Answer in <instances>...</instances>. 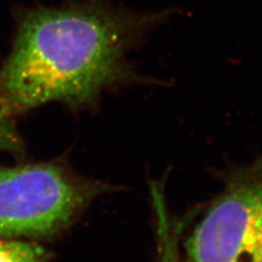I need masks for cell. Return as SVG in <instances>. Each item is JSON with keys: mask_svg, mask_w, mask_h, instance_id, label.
<instances>
[{"mask_svg": "<svg viewBox=\"0 0 262 262\" xmlns=\"http://www.w3.org/2000/svg\"><path fill=\"white\" fill-rule=\"evenodd\" d=\"M151 20L98 3L30 11L0 68V88L16 115L49 102L93 105L130 75L128 52Z\"/></svg>", "mask_w": 262, "mask_h": 262, "instance_id": "6da1fadb", "label": "cell"}, {"mask_svg": "<svg viewBox=\"0 0 262 262\" xmlns=\"http://www.w3.org/2000/svg\"><path fill=\"white\" fill-rule=\"evenodd\" d=\"M107 188L61 160L0 165V238L58 236Z\"/></svg>", "mask_w": 262, "mask_h": 262, "instance_id": "7a4b0ae2", "label": "cell"}, {"mask_svg": "<svg viewBox=\"0 0 262 262\" xmlns=\"http://www.w3.org/2000/svg\"><path fill=\"white\" fill-rule=\"evenodd\" d=\"M262 158L229 176L185 244V262H261Z\"/></svg>", "mask_w": 262, "mask_h": 262, "instance_id": "3957f363", "label": "cell"}, {"mask_svg": "<svg viewBox=\"0 0 262 262\" xmlns=\"http://www.w3.org/2000/svg\"><path fill=\"white\" fill-rule=\"evenodd\" d=\"M52 252L33 239L0 238V262H52Z\"/></svg>", "mask_w": 262, "mask_h": 262, "instance_id": "277c9868", "label": "cell"}, {"mask_svg": "<svg viewBox=\"0 0 262 262\" xmlns=\"http://www.w3.org/2000/svg\"><path fill=\"white\" fill-rule=\"evenodd\" d=\"M16 113L0 88V153L21 155L24 153L22 138L15 124Z\"/></svg>", "mask_w": 262, "mask_h": 262, "instance_id": "5b68a950", "label": "cell"}, {"mask_svg": "<svg viewBox=\"0 0 262 262\" xmlns=\"http://www.w3.org/2000/svg\"><path fill=\"white\" fill-rule=\"evenodd\" d=\"M162 262H175V256L170 255V252L167 248L165 250V253H164V258H163Z\"/></svg>", "mask_w": 262, "mask_h": 262, "instance_id": "8992f818", "label": "cell"}, {"mask_svg": "<svg viewBox=\"0 0 262 262\" xmlns=\"http://www.w3.org/2000/svg\"><path fill=\"white\" fill-rule=\"evenodd\" d=\"M261 262H262V259H261Z\"/></svg>", "mask_w": 262, "mask_h": 262, "instance_id": "52a82bcc", "label": "cell"}]
</instances>
